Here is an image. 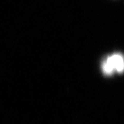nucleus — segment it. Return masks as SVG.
<instances>
[{"instance_id":"obj_1","label":"nucleus","mask_w":124,"mask_h":124,"mask_svg":"<svg viewBox=\"0 0 124 124\" xmlns=\"http://www.w3.org/2000/svg\"><path fill=\"white\" fill-rule=\"evenodd\" d=\"M104 75L111 76L114 72L121 73L124 71V57L121 54L115 53L108 56L101 65Z\"/></svg>"}]
</instances>
